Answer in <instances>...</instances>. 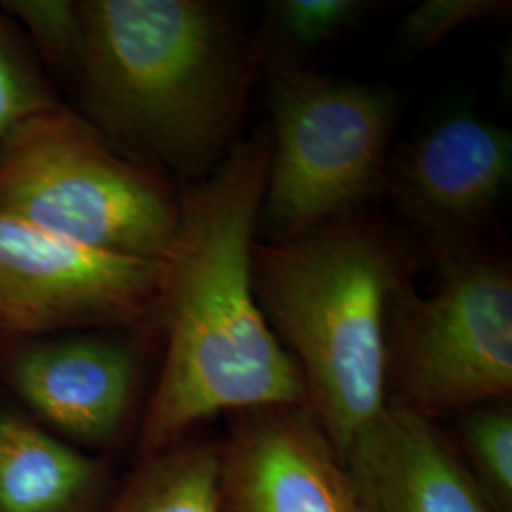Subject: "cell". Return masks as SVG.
Wrapping results in <instances>:
<instances>
[{
    "label": "cell",
    "instance_id": "1",
    "mask_svg": "<svg viewBox=\"0 0 512 512\" xmlns=\"http://www.w3.org/2000/svg\"><path fill=\"white\" fill-rule=\"evenodd\" d=\"M270 156V131H256L228 152L215 175L181 196L160 304L167 348L143 425L147 454L164 452L222 412L308 404L302 372L253 283Z\"/></svg>",
    "mask_w": 512,
    "mask_h": 512
},
{
    "label": "cell",
    "instance_id": "2",
    "mask_svg": "<svg viewBox=\"0 0 512 512\" xmlns=\"http://www.w3.org/2000/svg\"><path fill=\"white\" fill-rule=\"evenodd\" d=\"M80 8L74 76L95 128L183 173L228 154L264 61L230 8L207 0H82Z\"/></svg>",
    "mask_w": 512,
    "mask_h": 512
},
{
    "label": "cell",
    "instance_id": "3",
    "mask_svg": "<svg viewBox=\"0 0 512 512\" xmlns=\"http://www.w3.org/2000/svg\"><path fill=\"white\" fill-rule=\"evenodd\" d=\"M408 272L399 239L363 217L253 245L258 302L340 459L387 406L389 321Z\"/></svg>",
    "mask_w": 512,
    "mask_h": 512
},
{
    "label": "cell",
    "instance_id": "4",
    "mask_svg": "<svg viewBox=\"0 0 512 512\" xmlns=\"http://www.w3.org/2000/svg\"><path fill=\"white\" fill-rule=\"evenodd\" d=\"M0 213L90 249L165 262L181 196L61 103L0 145Z\"/></svg>",
    "mask_w": 512,
    "mask_h": 512
},
{
    "label": "cell",
    "instance_id": "5",
    "mask_svg": "<svg viewBox=\"0 0 512 512\" xmlns=\"http://www.w3.org/2000/svg\"><path fill=\"white\" fill-rule=\"evenodd\" d=\"M272 156L258 215L266 241L351 215L384 186L397 99L382 86L272 65Z\"/></svg>",
    "mask_w": 512,
    "mask_h": 512
},
{
    "label": "cell",
    "instance_id": "6",
    "mask_svg": "<svg viewBox=\"0 0 512 512\" xmlns=\"http://www.w3.org/2000/svg\"><path fill=\"white\" fill-rule=\"evenodd\" d=\"M440 281L420 296L408 281L389 321L395 403L435 421L512 389V274L503 255L482 247L437 260Z\"/></svg>",
    "mask_w": 512,
    "mask_h": 512
},
{
    "label": "cell",
    "instance_id": "7",
    "mask_svg": "<svg viewBox=\"0 0 512 512\" xmlns=\"http://www.w3.org/2000/svg\"><path fill=\"white\" fill-rule=\"evenodd\" d=\"M165 262L116 255L0 213V330L50 334L160 313Z\"/></svg>",
    "mask_w": 512,
    "mask_h": 512
},
{
    "label": "cell",
    "instance_id": "8",
    "mask_svg": "<svg viewBox=\"0 0 512 512\" xmlns=\"http://www.w3.org/2000/svg\"><path fill=\"white\" fill-rule=\"evenodd\" d=\"M511 171V133L456 114L404 147L387 164L382 188L442 260L480 247Z\"/></svg>",
    "mask_w": 512,
    "mask_h": 512
},
{
    "label": "cell",
    "instance_id": "9",
    "mask_svg": "<svg viewBox=\"0 0 512 512\" xmlns=\"http://www.w3.org/2000/svg\"><path fill=\"white\" fill-rule=\"evenodd\" d=\"M220 512H361L308 404L247 412L219 452Z\"/></svg>",
    "mask_w": 512,
    "mask_h": 512
},
{
    "label": "cell",
    "instance_id": "10",
    "mask_svg": "<svg viewBox=\"0 0 512 512\" xmlns=\"http://www.w3.org/2000/svg\"><path fill=\"white\" fill-rule=\"evenodd\" d=\"M342 463L361 512H495L435 421L395 401Z\"/></svg>",
    "mask_w": 512,
    "mask_h": 512
},
{
    "label": "cell",
    "instance_id": "11",
    "mask_svg": "<svg viewBox=\"0 0 512 512\" xmlns=\"http://www.w3.org/2000/svg\"><path fill=\"white\" fill-rule=\"evenodd\" d=\"M135 355L101 336H67L19 349L8 380L40 418L84 440L110 437L128 414Z\"/></svg>",
    "mask_w": 512,
    "mask_h": 512
},
{
    "label": "cell",
    "instance_id": "12",
    "mask_svg": "<svg viewBox=\"0 0 512 512\" xmlns=\"http://www.w3.org/2000/svg\"><path fill=\"white\" fill-rule=\"evenodd\" d=\"M92 459L16 414H0V512H65L92 490Z\"/></svg>",
    "mask_w": 512,
    "mask_h": 512
},
{
    "label": "cell",
    "instance_id": "13",
    "mask_svg": "<svg viewBox=\"0 0 512 512\" xmlns=\"http://www.w3.org/2000/svg\"><path fill=\"white\" fill-rule=\"evenodd\" d=\"M110 512H220L219 452L188 446L152 456Z\"/></svg>",
    "mask_w": 512,
    "mask_h": 512
},
{
    "label": "cell",
    "instance_id": "14",
    "mask_svg": "<svg viewBox=\"0 0 512 512\" xmlns=\"http://www.w3.org/2000/svg\"><path fill=\"white\" fill-rule=\"evenodd\" d=\"M461 440L471 475L495 512H512V412L505 401L463 412Z\"/></svg>",
    "mask_w": 512,
    "mask_h": 512
},
{
    "label": "cell",
    "instance_id": "15",
    "mask_svg": "<svg viewBox=\"0 0 512 512\" xmlns=\"http://www.w3.org/2000/svg\"><path fill=\"white\" fill-rule=\"evenodd\" d=\"M61 105L35 55L0 10V145L23 124Z\"/></svg>",
    "mask_w": 512,
    "mask_h": 512
},
{
    "label": "cell",
    "instance_id": "16",
    "mask_svg": "<svg viewBox=\"0 0 512 512\" xmlns=\"http://www.w3.org/2000/svg\"><path fill=\"white\" fill-rule=\"evenodd\" d=\"M0 10L18 21L42 57L67 74H76L84 50V21L74 0H2Z\"/></svg>",
    "mask_w": 512,
    "mask_h": 512
},
{
    "label": "cell",
    "instance_id": "17",
    "mask_svg": "<svg viewBox=\"0 0 512 512\" xmlns=\"http://www.w3.org/2000/svg\"><path fill=\"white\" fill-rule=\"evenodd\" d=\"M268 6L272 46L287 55L327 44L368 8L359 0H281Z\"/></svg>",
    "mask_w": 512,
    "mask_h": 512
},
{
    "label": "cell",
    "instance_id": "18",
    "mask_svg": "<svg viewBox=\"0 0 512 512\" xmlns=\"http://www.w3.org/2000/svg\"><path fill=\"white\" fill-rule=\"evenodd\" d=\"M509 10L503 0H425L406 14L399 38L408 50H425L467 23L503 18Z\"/></svg>",
    "mask_w": 512,
    "mask_h": 512
}]
</instances>
